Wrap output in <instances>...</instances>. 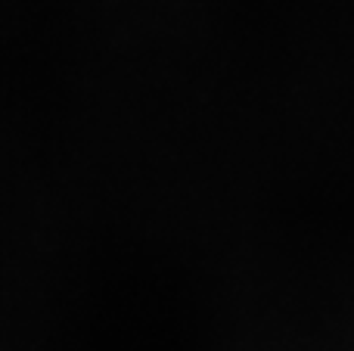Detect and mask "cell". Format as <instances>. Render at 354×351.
I'll list each match as a JSON object with an SVG mask.
<instances>
[]
</instances>
